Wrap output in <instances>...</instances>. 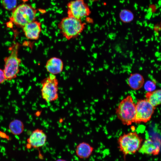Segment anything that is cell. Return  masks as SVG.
I'll use <instances>...</instances> for the list:
<instances>
[{"mask_svg":"<svg viewBox=\"0 0 161 161\" xmlns=\"http://www.w3.org/2000/svg\"><path fill=\"white\" fill-rule=\"evenodd\" d=\"M85 25L81 19L67 16L61 19L58 27L63 37L69 40L78 36L84 29Z\"/></svg>","mask_w":161,"mask_h":161,"instance_id":"6da1fadb","label":"cell"},{"mask_svg":"<svg viewBox=\"0 0 161 161\" xmlns=\"http://www.w3.org/2000/svg\"><path fill=\"white\" fill-rule=\"evenodd\" d=\"M143 141V138L136 132L124 133L118 139V147L125 157L134 154L138 151Z\"/></svg>","mask_w":161,"mask_h":161,"instance_id":"7a4b0ae2","label":"cell"},{"mask_svg":"<svg viewBox=\"0 0 161 161\" xmlns=\"http://www.w3.org/2000/svg\"><path fill=\"white\" fill-rule=\"evenodd\" d=\"M36 10L31 5L22 4L12 10L10 21L17 27L22 28L27 23L35 20Z\"/></svg>","mask_w":161,"mask_h":161,"instance_id":"3957f363","label":"cell"},{"mask_svg":"<svg viewBox=\"0 0 161 161\" xmlns=\"http://www.w3.org/2000/svg\"><path fill=\"white\" fill-rule=\"evenodd\" d=\"M115 113L124 125L129 126L134 123L136 106L131 96L128 95L121 100L115 109Z\"/></svg>","mask_w":161,"mask_h":161,"instance_id":"277c9868","label":"cell"},{"mask_svg":"<svg viewBox=\"0 0 161 161\" xmlns=\"http://www.w3.org/2000/svg\"><path fill=\"white\" fill-rule=\"evenodd\" d=\"M20 45L16 42L13 44L10 48L11 52L10 55L4 59L3 69L6 80H11L17 77L19 72V65L21 59L18 57V51Z\"/></svg>","mask_w":161,"mask_h":161,"instance_id":"5b68a950","label":"cell"},{"mask_svg":"<svg viewBox=\"0 0 161 161\" xmlns=\"http://www.w3.org/2000/svg\"><path fill=\"white\" fill-rule=\"evenodd\" d=\"M42 98L47 102L57 100L58 97V81L56 75L49 74L41 83Z\"/></svg>","mask_w":161,"mask_h":161,"instance_id":"8992f818","label":"cell"},{"mask_svg":"<svg viewBox=\"0 0 161 161\" xmlns=\"http://www.w3.org/2000/svg\"><path fill=\"white\" fill-rule=\"evenodd\" d=\"M136 113L134 123H146L151 119L156 107L146 99L138 100L136 103Z\"/></svg>","mask_w":161,"mask_h":161,"instance_id":"52a82bcc","label":"cell"},{"mask_svg":"<svg viewBox=\"0 0 161 161\" xmlns=\"http://www.w3.org/2000/svg\"><path fill=\"white\" fill-rule=\"evenodd\" d=\"M68 16L81 19L89 16L90 11L88 5L84 0H73L67 5Z\"/></svg>","mask_w":161,"mask_h":161,"instance_id":"ba28073f","label":"cell"},{"mask_svg":"<svg viewBox=\"0 0 161 161\" xmlns=\"http://www.w3.org/2000/svg\"><path fill=\"white\" fill-rule=\"evenodd\" d=\"M161 146V141L159 138H148L142 143L138 152L142 154L157 156L160 154Z\"/></svg>","mask_w":161,"mask_h":161,"instance_id":"9c48e42d","label":"cell"},{"mask_svg":"<svg viewBox=\"0 0 161 161\" xmlns=\"http://www.w3.org/2000/svg\"><path fill=\"white\" fill-rule=\"evenodd\" d=\"M47 135L43 130L37 129L33 131L27 139L28 148H38L44 146L46 143Z\"/></svg>","mask_w":161,"mask_h":161,"instance_id":"30bf717a","label":"cell"},{"mask_svg":"<svg viewBox=\"0 0 161 161\" xmlns=\"http://www.w3.org/2000/svg\"><path fill=\"white\" fill-rule=\"evenodd\" d=\"M22 28L27 39L37 40L39 38L42 30L41 24L40 22L35 20L27 23Z\"/></svg>","mask_w":161,"mask_h":161,"instance_id":"8fae6325","label":"cell"},{"mask_svg":"<svg viewBox=\"0 0 161 161\" xmlns=\"http://www.w3.org/2000/svg\"><path fill=\"white\" fill-rule=\"evenodd\" d=\"M64 64L60 58L57 57H52L47 61L45 68L49 73L56 75L60 73L63 70Z\"/></svg>","mask_w":161,"mask_h":161,"instance_id":"7c38bea8","label":"cell"},{"mask_svg":"<svg viewBox=\"0 0 161 161\" xmlns=\"http://www.w3.org/2000/svg\"><path fill=\"white\" fill-rule=\"evenodd\" d=\"M94 148L89 143L83 142L80 143L76 146V153L80 158H88L92 154Z\"/></svg>","mask_w":161,"mask_h":161,"instance_id":"4fadbf2b","label":"cell"},{"mask_svg":"<svg viewBox=\"0 0 161 161\" xmlns=\"http://www.w3.org/2000/svg\"><path fill=\"white\" fill-rule=\"evenodd\" d=\"M127 83L131 89L137 90L143 86L144 79L143 76L139 73H131L127 79Z\"/></svg>","mask_w":161,"mask_h":161,"instance_id":"5bb4252c","label":"cell"},{"mask_svg":"<svg viewBox=\"0 0 161 161\" xmlns=\"http://www.w3.org/2000/svg\"><path fill=\"white\" fill-rule=\"evenodd\" d=\"M145 99L155 107L161 105V89L147 92L145 94Z\"/></svg>","mask_w":161,"mask_h":161,"instance_id":"9a60e30c","label":"cell"},{"mask_svg":"<svg viewBox=\"0 0 161 161\" xmlns=\"http://www.w3.org/2000/svg\"><path fill=\"white\" fill-rule=\"evenodd\" d=\"M9 128L11 133L18 135L22 133L24 129V126L23 123L21 120L15 119L10 123Z\"/></svg>","mask_w":161,"mask_h":161,"instance_id":"2e32d148","label":"cell"},{"mask_svg":"<svg viewBox=\"0 0 161 161\" xmlns=\"http://www.w3.org/2000/svg\"><path fill=\"white\" fill-rule=\"evenodd\" d=\"M120 18L121 21L124 23H129L132 21L134 15L130 10H122L120 13Z\"/></svg>","mask_w":161,"mask_h":161,"instance_id":"e0dca14e","label":"cell"},{"mask_svg":"<svg viewBox=\"0 0 161 161\" xmlns=\"http://www.w3.org/2000/svg\"><path fill=\"white\" fill-rule=\"evenodd\" d=\"M2 5L4 8L8 10H13L17 6V0H2Z\"/></svg>","mask_w":161,"mask_h":161,"instance_id":"ac0fdd59","label":"cell"},{"mask_svg":"<svg viewBox=\"0 0 161 161\" xmlns=\"http://www.w3.org/2000/svg\"><path fill=\"white\" fill-rule=\"evenodd\" d=\"M145 89L147 92H152L155 90L156 88V84L151 80H148L144 84Z\"/></svg>","mask_w":161,"mask_h":161,"instance_id":"d6986e66","label":"cell"},{"mask_svg":"<svg viewBox=\"0 0 161 161\" xmlns=\"http://www.w3.org/2000/svg\"><path fill=\"white\" fill-rule=\"evenodd\" d=\"M6 80L5 75L3 69L0 68V84Z\"/></svg>","mask_w":161,"mask_h":161,"instance_id":"ffe728a7","label":"cell"},{"mask_svg":"<svg viewBox=\"0 0 161 161\" xmlns=\"http://www.w3.org/2000/svg\"><path fill=\"white\" fill-rule=\"evenodd\" d=\"M55 161H67L66 160L61 159H59Z\"/></svg>","mask_w":161,"mask_h":161,"instance_id":"44dd1931","label":"cell"}]
</instances>
